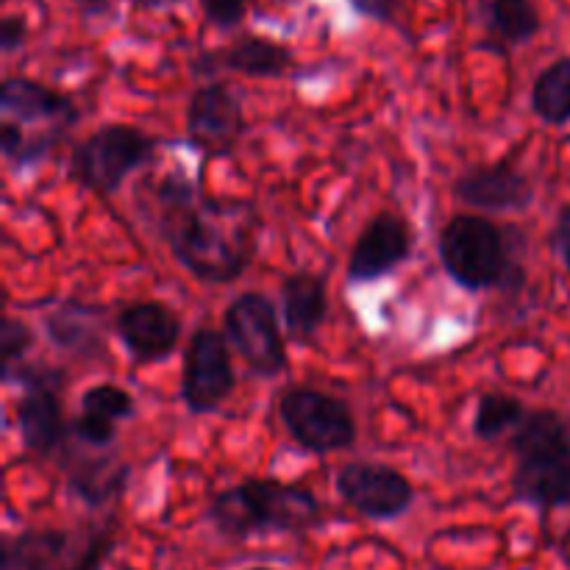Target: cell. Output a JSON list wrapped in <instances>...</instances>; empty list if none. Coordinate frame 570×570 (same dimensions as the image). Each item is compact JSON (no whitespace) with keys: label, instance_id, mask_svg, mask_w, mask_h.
<instances>
[{"label":"cell","instance_id":"cell-17","mask_svg":"<svg viewBox=\"0 0 570 570\" xmlns=\"http://www.w3.org/2000/svg\"><path fill=\"white\" fill-rule=\"evenodd\" d=\"M134 395L120 384H95L83 393L81 410L72 421L70 432L92 449H106L115 443L117 423L134 415Z\"/></svg>","mask_w":570,"mask_h":570},{"label":"cell","instance_id":"cell-4","mask_svg":"<svg viewBox=\"0 0 570 570\" xmlns=\"http://www.w3.org/2000/svg\"><path fill=\"white\" fill-rule=\"evenodd\" d=\"M438 256L445 276L468 293L521 289L527 282V271L510 250V237L490 217H451L438 237Z\"/></svg>","mask_w":570,"mask_h":570},{"label":"cell","instance_id":"cell-2","mask_svg":"<svg viewBox=\"0 0 570 570\" xmlns=\"http://www.w3.org/2000/svg\"><path fill=\"white\" fill-rule=\"evenodd\" d=\"M206 518L217 534L248 540L254 534H306L323 521V504L304 484L282 479H245L209 501Z\"/></svg>","mask_w":570,"mask_h":570},{"label":"cell","instance_id":"cell-8","mask_svg":"<svg viewBox=\"0 0 570 570\" xmlns=\"http://www.w3.org/2000/svg\"><path fill=\"white\" fill-rule=\"evenodd\" d=\"M234 384H237V373H234L226 334L198 326L184 351L181 384H178L184 406L193 415H212L232 399Z\"/></svg>","mask_w":570,"mask_h":570},{"label":"cell","instance_id":"cell-11","mask_svg":"<svg viewBox=\"0 0 570 570\" xmlns=\"http://www.w3.org/2000/svg\"><path fill=\"white\" fill-rule=\"evenodd\" d=\"M412 245H415V237H412L410 223L395 212H379L362 228L354 248H351L348 273H345L348 284L365 287V284L395 273L412 256Z\"/></svg>","mask_w":570,"mask_h":570},{"label":"cell","instance_id":"cell-29","mask_svg":"<svg viewBox=\"0 0 570 570\" xmlns=\"http://www.w3.org/2000/svg\"><path fill=\"white\" fill-rule=\"evenodd\" d=\"M28 37V22L22 14H6L3 22H0V48L3 53H14L17 48L26 45Z\"/></svg>","mask_w":570,"mask_h":570},{"label":"cell","instance_id":"cell-30","mask_svg":"<svg viewBox=\"0 0 570 570\" xmlns=\"http://www.w3.org/2000/svg\"><path fill=\"white\" fill-rule=\"evenodd\" d=\"M551 248L560 256L562 267L570 273V204H566L557 215L554 228H551Z\"/></svg>","mask_w":570,"mask_h":570},{"label":"cell","instance_id":"cell-23","mask_svg":"<svg viewBox=\"0 0 570 570\" xmlns=\"http://www.w3.org/2000/svg\"><path fill=\"white\" fill-rule=\"evenodd\" d=\"M128 465H111V460H89L70 471L67 488L87 507H104L126 490Z\"/></svg>","mask_w":570,"mask_h":570},{"label":"cell","instance_id":"cell-15","mask_svg":"<svg viewBox=\"0 0 570 570\" xmlns=\"http://www.w3.org/2000/svg\"><path fill=\"white\" fill-rule=\"evenodd\" d=\"M220 70L239 72L248 78H282L293 70V53L287 45L276 42V39L245 33L226 48L204 50L193 61L195 76H215Z\"/></svg>","mask_w":570,"mask_h":570},{"label":"cell","instance_id":"cell-20","mask_svg":"<svg viewBox=\"0 0 570 570\" xmlns=\"http://www.w3.org/2000/svg\"><path fill=\"white\" fill-rule=\"evenodd\" d=\"M70 534L61 529H28L3 540L0 568L3 570H67L65 557Z\"/></svg>","mask_w":570,"mask_h":570},{"label":"cell","instance_id":"cell-3","mask_svg":"<svg viewBox=\"0 0 570 570\" xmlns=\"http://www.w3.org/2000/svg\"><path fill=\"white\" fill-rule=\"evenodd\" d=\"M510 488L515 504L540 512L570 510V426L554 410H529L512 432Z\"/></svg>","mask_w":570,"mask_h":570},{"label":"cell","instance_id":"cell-13","mask_svg":"<svg viewBox=\"0 0 570 570\" xmlns=\"http://www.w3.org/2000/svg\"><path fill=\"white\" fill-rule=\"evenodd\" d=\"M460 204L482 212H523L534 204V184L510 161L473 165L451 184Z\"/></svg>","mask_w":570,"mask_h":570},{"label":"cell","instance_id":"cell-7","mask_svg":"<svg viewBox=\"0 0 570 570\" xmlns=\"http://www.w3.org/2000/svg\"><path fill=\"white\" fill-rule=\"evenodd\" d=\"M223 334L256 376L276 379L278 373L287 371V343L278 326L276 306L267 295H237L223 312Z\"/></svg>","mask_w":570,"mask_h":570},{"label":"cell","instance_id":"cell-14","mask_svg":"<svg viewBox=\"0 0 570 570\" xmlns=\"http://www.w3.org/2000/svg\"><path fill=\"white\" fill-rule=\"evenodd\" d=\"M115 332L139 365L165 362L181 340V317L161 301H134L115 317Z\"/></svg>","mask_w":570,"mask_h":570},{"label":"cell","instance_id":"cell-19","mask_svg":"<svg viewBox=\"0 0 570 570\" xmlns=\"http://www.w3.org/2000/svg\"><path fill=\"white\" fill-rule=\"evenodd\" d=\"M282 317L293 343H312L328 317L326 282L315 273H293L282 287Z\"/></svg>","mask_w":570,"mask_h":570},{"label":"cell","instance_id":"cell-34","mask_svg":"<svg viewBox=\"0 0 570 570\" xmlns=\"http://www.w3.org/2000/svg\"><path fill=\"white\" fill-rule=\"evenodd\" d=\"M273 3H295V0H273Z\"/></svg>","mask_w":570,"mask_h":570},{"label":"cell","instance_id":"cell-31","mask_svg":"<svg viewBox=\"0 0 570 570\" xmlns=\"http://www.w3.org/2000/svg\"><path fill=\"white\" fill-rule=\"evenodd\" d=\"M134 9H142V11H165L173 9V6L184 3V0H131Z\"/></svg>","mask_w":570,"mask_h":570},{"label":"cell","instance_id":"cell-9","mask_svg":"<svg viewBox=\"0 0 570 570\" xmlns=\"http://www.w3.org/2000/svg\"><path fill=\"white\" fill-rule=\"evenodd\" d=\"M6 382H20L22 399L17 404V426L28 451L53 454L67 438L65 410H61V387L65 373L48 365H20Z\"/></svg>","mask_w":570,"mask_h":570},{"label":"cell","instance_id":"cell-32","mask_svg":"<svg viewBox=\"0 0 570 570\" xmlns=\"http://www.w3.org/2000/svg\"><path fill=\"white\" fill-rule=\"evenodd\" d=\"M72 3L83 11H100L106 3H109V0H72Z\"/></svg>","mask_w":570,"mask_h":570},{"label":"cell","instance_id":"cell-6","mask_svg":"<svg viewBox=\"0 0 570 570\" xmlns=\"http://www.w3.org/2000/svg\"><path fill=\"white\" fill-rule=\"evenodd\" d=\"M278 417L289 438L309 454L348 451L356 443L354 410L326 390L287 387L278 399Z\"/></svg>","mask_w":570,"mask_h":570},{"label":"cell","instance_id":"cell-1","mask_svg":"<svg viewBox=\"0 0 570 570\" xmlns=\"http://www.w3.org/2000/svg\"><path fill=\"white\" fill-rule=\"evenodd\" d=\"M156 220L173 259L206 287L232 284L256 256L259 215L248 200L204 193V178L167 173L154 187Z\"/></svg>","mask_w":570,"mask_h":570},{"label":"cell","instance_id":"cell-22","mask_svg":"<svg viewBox=\"0 0 570 570\" xmlns=\"http://www.w3.org/2000/svg\"><path fill=\"white\" fill-rule=\"evenodd\" d=\"M532 111L546 126L562 128L570 122V56L551 61L532 83Z\"/></svg>","mask_w":570,"mask_h":570},{"label":"cell","instance_id":"cell-27","mask_svg":"<svg viewBox=\"0 0 570 570\" xmlns=\"http://www.w3.org/2000/svg\"><path fill=\"white\" fill-rule=\"evenodd\" d=\"M206 20L217 28H237L245 20L248 0H198Z\"/></svg>","mask_w":570,"mask_h":570},{"label":"cell","instance_id":"cell-28","mask_svg":"<svg viewBox=\"0 0 570 570\" xmlns=\"http://www.w3.org/2000/svg\"><path fill=\"white\" fill-rule=\"evenodd\" d=\"M348 6L360 17L382 26H395L401 14V0H348Z\"/></svg>","mask_w":570,"mask_h":570},{"label":"cell","instance_id":"cell-33","mask_svg":"<svg viewBox=\"0 0 570 570\" xmlns=\"http://www.w3.org/2000/svg\"><path fill=\"white\" fill-rule=\"evenodd\" d=\"M245 570H273V568H265V566H256V568H245Z\"/></svg>","mask_w":570,"mask_h":570},{"label":"cell","instance_id":"cell-21","mask_svg":"<svg viewBox=\"0 0 570 570\" xmlns=\"http://www.w3.org/2000/svg\"><path fill=\"white\" fill-rule=\"evenodd\" d=\"M484 28L501 48H518L534 39L543 28L532 0H484Z\"/></svg>","mask_w":570,"mask_h":570},{"label":"cell","instance_id":"cell-5","mask_svg":"<svg viewBox=\"0 0 570 570\" xmlns=\"http://www.w3.org/2000/svg\"><path fill=\"white\" fill-rule=\"evenodd\" d=\"M159 139L128 122H109L72 148L70 178L89 193L109 198L128 176L154 161Z\"/></svg>","mask_w":570,"mask_h":570},{"label":"cell","instance_id":"cell-25","mask_svg":"<svg viewBox=\"0 0 570 570\" xmlns=\"http://www.w3.org/2000/svg\"><path fill=\"white\" fill-rule=\"evenodd\" d=\"M31 348V326L17 321V317H3V323H0V376H3V382L22 365V360H26V354Z\"/></svg>","mask_w":570,"mask_h":570},{"label":"cell","instance_id":"cell-18","mask_svg":"<svg viewBox=\"0 0 570 570\" xmlns=\"http://www.w3.org/2000/svg\"><path fill=\"white\" fill-rule=\"evenodd\" d=\"M45 332L56 348L76 356H104L106 354V315L95 306L65 301L45 312Z\"/></svg>","mask_w":570,"mask_h":570},{"label":"cell","instance_id":"cell-24","mask_svg":"<svg viewBox=\"0 0 570 570\" xmlns=\"http://www.w3.org/2000/svg\"><path fill=\"white\" fill-rule=\"evenodd\" d=\"M527 415L529 410L521 399L493 390V393H484L479 399L476 412H473V434L484 443H493V440L515 432Z\"/></svg>","mask_w":570,"mask_h":570},{"label":"cell","instance_id":"cell-16","mask_svg":"<svg viewBox=\"0 0 570 570\" xmlns=\"http://www.w3.org/2000/svg\"><path fill=\"white\" fill-rule=\"evenodd\" d=\"M0 111L6 120L17 122H53V126L70 128L78 120V106L72 98L45 87L26 76H9L0 83Z\"/></svg>","mask_w":570,"mask_h":570},{"label":"cell","instance_id":"cell-12","mask_svg":"<svg viewBox=\"0 0 570 570\" xmlns=\"http://www.w3.org/2000/svg\"><path fill=\"white\" fill-rule=\"evenodd\" d=\"M189 139L209 156H228L245 134L243 100L228 83H200L187 106Z\"/></svg>","mask_w":570,"mask_h":570},{"label":"cell","instance_id":"cell-26","mask_svg":"<svg viewBox=\"0 0 570 570\" xmlns=\"http://www.w3.org/2000/svg\"><path fill=\"white\" fill-rule=\"evenodd\" d=\"M115 551V527H104L92 534V538L83 543V549L78 551L76 560L67 566V570H104L106 560Z\"/></svg>","mask_w":570,"mask_h":570},{"label":"cell","instance_id":"cell-10","mask_svg":"<svg viewBox=\"0 0 570 570\" xmlns=\"http://www.w3.org/2000/svg\"><path fill=\"white\" fill-rule=\"evenodd\" d=\"M340 499L367 521H395L415 504V488L395 468L382 462H345L334 473Z\"/></svg>","mask_w":570,"mask_h":570}]
</instances>
